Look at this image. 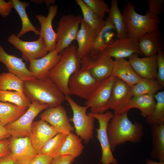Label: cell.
<instances>
[{
	"label": "cell",
	"mask_w": 164,
	"mask_h": 164,
	"mask_svg": "<svg viewBox=\"0 0 164 164\" xmlns=\"http://www.w3.org/2000/svg\"><path fill=\"white\" fill-rule=\"evenodd\" d=\"M107 132L113 152L117 146L126 142H140L144 134V126L139 122H132L129 119L127 113L114 112L108 124Z\"/></svg>",
	"instance_id": "cell-1"
},
{
	"label": "cell",
	"mask_w": 164,
	"mask_h": 164,
	"mask_svg": "<svg viewBox=\"0 0 164 164\" xmlns=\"http://www.w3.org/2000/svg\"><path fill=\"white\" fill-rule=\"evenodd\" d=\"M23 92L31 102L46 104L49 108L61 105L65 95L49 77L24 81Z\"/></svg>",
	"instance_id": "cell-2"
},
{
	"label": "cell",
	"mask_w": 164,
	"mask_h": 164,
	"mask_svg": "<svg viewBox=\"0 0 164 164\" xmlns=\"http://www.w3.org/2000/svg\"><path fill=\"white\" fill-rule=\"evenodd\" d=\"M77 49L74 45L65 48L59 61L48 75L65 96L70 95L68 88L70 77L81 67V60L77 55Z\"/></svg>",
	"instance_id": "cell-3"
},
{
	"label": "cell",
	"mask_w": 164,
	"mask_h": 164,
	"mask_svg": "<svg viewBox=\"0 0 164 164\" xmlns=\"http://www.w3.org/2000/svg\"><path fill=\"white\" fill-rule=\"evenodd\" d=\"M122 14L128 36L135 39L138 40L146 33L159 28L160 20L158 16L146 12L144 15L139 14L135 11L134 4L130 2H127Z\"/></svg>",
	"instance_id": "cell-4"
},
{
	"label": "cell",
	"mask_w": 164,
	"mask_h": 164,
	"mask_svg": "<svg viewBox=\"0 0 164 164\" xmlns=\"http://www.w3.org/2000/svg\"><path fill=\"white\" fill-rule=\"evenodd\" d=\"M65 100L70 105L73 112L71 119L74 125L77 135L86 144L94 138L95 118L87 113L88 108L81 106L77 103L70 96H65Z\"/></svg>",
	"instance_id": "cell-5"
},
{
	"label": "cell",
	"mask_w": 164,
	"mask_h": 164,
	"mask_svg": "<svg viewBox=\"0 0 164 164\" xmlns=\"http://www.w3.org/2000/svg\"><path fill=\"white\" fill-rule=\"evenodd\" d=\"M81 60V66L87 67L98 81H102L112 75L114 60L106 48L95 54H89Z\"/></svg>",
	"instance_id": "cell-6"
},
{
	"label": "cell",
	"mask_w": 164,
	"mask_h": 164,
	"mask_svg": "<svg viewBox=\"0 0 164 164\" xmlns=\"http://www.w3.org/2000/svg\"><path fill=\"white\" fill-rule=\"evenodd\" d=\"M80 15L68 14L62 15L56 28V50L61 54L63 50L76 39L82 19Z\"/></svg>",
	"instance_id": "cell-7"
},
{
	"label": "cell",
	"mask_w": 164,
	"mask_h": 164,
	"mask_svg": "<svg viewBox=\"0 0 164 164\" xmlns=\"http://www.w3.org/2000/svg\"><path fill=\"white\" fill-rule=\"evenodd\" d=\"M102 81L96 80L87 67L81 66L69 79L68 88L70 95H76L87 100Z\"/></svg>",
	"instance_id": "cell-8"
},
{
	"label": "cell",
	"mask_w": 164,
	"mask_h": 164,
	"mask_svg": "<svg viewBox=\"0 0 164 164\" xmlns=\"http://www.w3.org/2000/svg\"><path fill=\"white\" fill-rule=\"evenodd\" d=\"M49 108L46 104L33 102L26 112L19 118L5 126L11 136L15 138L29 137L34 118L41 111Z\"/></svg>",
	"instance_id": "cell-9"
},
{
	"label": "cell",
	"mask_w": 164,
	"mask_h": 164,
	"mask_svg": "<svg viewBox=\"0 0 164 164\" xmlns=\"http://www.w3.org/2000/svg\"><path fill=\"white\" fill-rule=\"evenodd\" d=\"M96 119L99 123V128L96 129V136L101 145L102 155L101 162L102 164H118V162L113 156L109 142L107 128L108 124L112 119L113 114L107 111L103 114L87 113Z\"/></svg>",
	"instance_id": "cell-10"
},
{
	"label": "cell",
	"mask_w": 164,
	"mask_h": 164,
	"mask_svg": "<svg viewBox=\"0 0 164 164\" xmlns=\"http://www.w3.org/2000/svg\"><path fill=\"white\" fill-rule=\"evenodd\" d=\"M116 77L113 75L102 81L86 100L85 106L90 108L91 113L103 114L109 109V102Z\"/></svg>",
	"instance_id": "cell-11"
},
{
	"label": "cell",
	"mask_w": 164,
	"mask_h": 164,
	"mask_svg": "<svg viewBox=\"0 0 164 164\" xmlns=\"http://www.w3.org/2000/svg\"><path fill=\"white\" fill-rule=\"evenodd\" d=\"M8 41L21 52L22 57L26 61L40 58L49 53L44 40L40 37L35 41H25L12 33L8 37Z\"/></svg>",
	"instance_id": "cell-12"
},
{
	"label": "cell",
	"mask_w": 164,
	"mask_h": 164,
	"mask_svg": "<svg viewBox=\"0 0 164 164\" xmlns=\"http://www.w3.org/2000/svg\"><path fill=\"white\" fill-rule=\"evenodd\" d=\"M14 164H31L37 155L29 137L9 138Z\"/></svg>",
	"instance_id": "cell-13"
},
{
	"label": "cell",
	"mask_w": 164,
	"mask_h": 164,
	"mask_svg": "<svg viewBox=\"0 0 164 164\" xmlns=\"http://www.w3.org/2000/svg\"><path fill=\"white\" fill-rule=\"evenodd\" d=\"M132 97L131 86L122 80L116 77L109 102V108L115 113H127V108Z\"/></svg>",
	"instance_id": "cell-14"
},
{
	"label": "cell",
	"mask_w": 164,
	"mask_h": 164,
	"mask_svg": "<svg viewBox=\"0 0 164 164\" xmlns=\"http://www.w3.org/2000/svg\"><path fill=\"white\" fill-rule=\"evenodd\" d=\"M40 118L49 124L57 134L68 135L75 130L70 123L65 109L61 105L47 108L41 114Z\"/></svg>",
	"instance_id": "cell-15"
},
{
	"label": "cell",
	"mask_w": 164,
	"mask_h": 164,
	"mask_svg": "<svg viewBox=\"0 0 164 164\" xmlns=\"http://www.w3.org/2000/svg\"><path fill=\"white\" fill-rule=\"evenodd\" d=\"M58 10V5H51L49 7V12L46 16L39 15L36 16L41 27L39 37L44 40L49 52L54 50L56 48L57 35L53 29L52 24Z\"/></svg>",
	"instance_id": "cell-16"
},
{
	"label": "cell",
	"mask_w": 164,
	"mask_h": 164,
	"mask_svg": "<svg viewBox=\"0 0 164 164\" xmlns=\"http://www.w3.org/2000/svg\"><path fill=\"white\" fill-rule=\"evenodd\" d=\"M135 53L128 57V62L135 72L143 79H156L157 55L140 58Z\"/></svg>",
	"instance_id": "cell-17"
},
{
	"label": "cell",
	"mask_w": 164,
	"mask_h": 164,
	"mask_svg": "<svg viewBox=\"0 0 164 164\" xmlns=\"http://www.w3.org/2000/svg\"><path fill=\"white\" fill-rule=\"evenodd\" d=\"M57 134L51 125L43 120L33 122L29 137L37 154L46 142Z\"/></svg>",
	"instance_id": "cell-18"
},
{
	"label": "cell",
	"mask_w": 164,
	"mask_h": 164,
	"mask_svg": "<svg viewBox=\"0 0 164 164\" xmlns=\"http://www.w3.org/2000/svg\"><path fill=\"white\" fill-rule=\"evenodd\" d=\"M61 54L55 49L45 56L29 61V70L35 79H43L48 77L50 71L59 62Z\"/></svg>",
	"instance_id": "cell-19"
},
{
	"label": "cell",
	"mask_w": 164,
	"mask_h": 164,
	"mask_svg": "<svg viewBox=\"0 0 164 164\" xmlns=\"http://www.w3.org/2000/svg\"><path fill=\"white\" fill-rule=\"evenodd\" d=\"M106 48L110 56L115 59L128 58L135 53L143 55L139 50L138 40L128 36L116 39Z\"/></svg>",
	"instance_id": "cell-20"
},
{
	"label": "cell",
	"mask_w": 164,
	"mask_h": 164,
	"mask_svg": "<svg viewBox=\"0 0 164 164\" xmlns=\"http://www.w3.org/2000/svg\"><path fill=\"white\" fill-rule=\"evenodd\" d=\"M0 62L5 65L9 72L14 74L23 81L34 79L22 59L8 54L0 44Z\"/></svg>",
	"instance_id": "cell-21"
},
{
	"label": "cell",
	"mask_w": 164,
	"mask_h": 164,
	"mask_svg": "<svg viewBox=\"0 0 164 164\" xmlns=\"http://www.w3.org/2000/svg\"><path fill=\"white\" fill-rule=\"evenodd\" d=\"M137 40L141 52L145 56L157 54L164 50L163 40L159 28L146 33Z\"/></svg>",
	"instance_id": "cell-22"
},
{
	"label": "cell",
	"mask_w": 164,
	"mask_h": 164,
	"mask_svg": "<svg viewBox=\"0 0 164 164\" xmlns=\"http://www.w3.org/2000/svg\"><path fill=\"white\" fill-rule=\"evenodd\" d=\"M98 33L82 18L76 39L78 45L77 55L81 60L90 53Z\"/></svg>",
	"instance_id": "cell-23"
},
{
	"label": "cell",
	"mask_w": 164,
	"mask_h": 164,
	"mask_svg": "<svg viewBox=\"0 0 164 164\" xmlns=\"http://www.w3.org/2000/svg\"><path fill=\"white\" fill-rule=\"evenodd\" d=\"M112 75L131 87L142 79L135 72L128 61L124 58L115 59Z\"/></svg>",
	"instance_id": "cell-24"
},
{
	"label": "cell",
	"mask_w": 164,
	"mask_h": 164,
	"mask_svg": "<svg viewBox=\"0 0 164 164\" xmlns=\"http://www.w3.org/2000/svg\"><path fill=\"white\" fill-rule=\"evenodd\" d=\"M106 21L105 26L98 33L89 54H95L104 50L116 40L114 39V36H117L114 32L116 30L108 16Z\"/></svg>",
	"instance_id": "cell-25"
},
{
	"label": "cell",
	"mask_w": 164,
	"mask_h": 164,
	"mask_svg": "<svg viewBox=\"0 0 164 164\" xmlns=\"http://www.w3.org/2000/svg\"><path fill=\"white\" fill-rule=\"evenodd\" d=\"M152 149V158L164 162V124L151 125Z\"/></svg>",
	"instance_id": "cell-26"
},
{
	"label": "cell",
	"mask_w": 164,
	"mask_h": 164,
	"mask_svg": "<svg viewBox=\"0 0 164 164\" xmlns=\"http://www.w3.org/2000/svg\"><path fill=\"white\" fill-rule=\"evenodd\" d=\"M154 95L144 94L134 96L131 100L127 108V111L135 108L139 109L141 115L145 118L150 115L154 110L156 102Z\"/></svg>",
	"instance_id": "cell-27"
},
{
	"label": "cell",
	"mask_w": 164,
	"mask_h": 164,
	"mask_svg": "<svg viewBox=\"0 0 164 164\" xmlns=\"http://www.w3.org/2000/svg\"><path fill=\"white\" fill-rule=\"evenodd\" d=\"M12 1L13 8L17 12L22 23V28L17 36L19 38L29 31L33 32L36 35H39V31L31 23L26 12V8L29 6V3L19 0H12Z\"/></svg>",
	"instance_id": "cell-28"
},
{
	"label": "cell",
	"mask_w": 164,
	"mask_h": 164,
	"mask_svg": "<svg viewBox=\"0 0 164 164\" xmlns=\"http://www.w3.org/2000/svg\"><path fill=\"white\" fill-rule=\"evenodd\" d=\"M27 109L10 103L0 101V123L5 126L15 121Z\"/></svg>",
	"instance_id": "cell-29"
},
{
	"label": "cell",
	"mask_w": 164,
	"mask_h": 164,
	"mask_svg": "<svg viewBox=\"0 0 164 164\" xmlns=\"http://www.w3.org/2000/svg\"><path fill=\"white\" fill-rule=\"evenodd\" d=\"M80 137L72 132L67 135L61 149L59 155H68L75 159L82 153L84 146Z\"/></svg>",
	"instance_id": "cell-30"
},
{
	"label": "cell",
	"mask_w": 164,
	"mask_h": 164,
	"mask_svg": "<svg viewBox=\"0 0 164 164\" xmlns=\"http://www.w3.org/2000/svg\"><path fill=\"white\" fill-rule=\"evenodd\" d=\"M108 16L114 26L117 38H125L128 36V34L122 14L118 7V1L112 0Z\"/></svg>",
	"instance_id": "cell-31"
},
{
	"label": "cell",
	"mask_w": 164,
	"mask_h": 164,
	"mask_svg": "<svg viewBox=\"0 0 164 164\" xmlns=\"http://www.w3.org/2000/svg\"><path fill=\"white\" fill-rule=\"evenodd\" d=\"M77 4L80 8L84 22L98 33L104 27L106 20L100 18L83 1L76 0Z\"/></svg>",
	"instance_id": "cell-32"
},
{
	"label": "cell",
	"mask_w": 164,
	"mask_h": 164,
	"mask_svg": "<svg viewBox=\"0 0 164 164\" xmlns=\"http://www.w3.org/2000/svg\"><path fill=\"white\" fill-rule=\"evenodd\" d=\"M162 87L156 79L142 78L131 87V93L132 97L147 94L154 95Z\"/></svg>",
	"instance_id": "cell-33"
},
{
	"label": "cell",
	"mask_w": 164,
	"mask_h": 164,
	"mask_svg": "<svg viewBox=\"0 0 164 164\" xmlns=\"http://www.w3.org/2000/svg\"><path fill=\"white\" fill-rule=\"evenodd\" d=\"M156 102L152 113L145 117V122L151 125L164 124V91L159 92L154 95Z\"/></svg>",
	"instance_id": "cell-34"
},
{
	"label": "cell",
	"mask_w": 164,
	"mask_h": 164,
	"mask_svg": "<svg viewBox=\"0 0 164 164\" xmlns=\"http://www.w3.org/2000/svg\"><path fill=\"white\" fill-rule=\"evenodd\" d=\"M67 135L64 134H57L46 142L39 154L45 155L52 158L59 155L62 145Z\"/></svg>",
	"instance_id": "cell-35"
},
{
	"label": "cell",
	"mask_w": 164,
	"mask_h": 164,
	"mask_svg": "<svg viewBox=\"0 0 164 164\" xmlns=\"http://www.w3.org/2000/svg\"><path fill=\"white\" fill-rule=\"evenodd\" d=\"M24 81L14 74L3 73L0 74V90L23 92Z\"/></svg>",
	"instance_id": "cell-36"
},
{
	"label": "cell",
	"mask_w": 164,
	"mask_h": 164,
	"mask_svg": "<svg viewBox=\"0 0 164 164\" xmlns=\"http://www.w3.org/2000/svg\"><path fill=\"white\" fill-rule=\"evenodd\" d=\"M0 101L10 103L27 109L31 104L24 93L12 91L0 90Z\"/></svg>",
	"instance_id": "cell-37"
},
{
	"label": "cell",
	"mask_w": 164,
	"mask_h": 164,
	"mask_svg": "<svg viewBox=\"0 0 164 164\" xmlns=\"http://www.w3.org/2000/svg\"><path fill=\"white\" fill-rule=\"evenodd\" d=\"M84 2L100 18L104 19L110 8L103 0H83Z\"/></svg>",
	"instance_id": "cell-38"
},
{
	"label": "cell",
	"mask_w": 164,
	"mask_h": 164,
	"mask_svg": "<svg viewBox=\"0 0 164 164\" xmlns=\"http://www.w3.org/2000/svg\"><path fill=\"white\" fill-rule=\"evenodd\" d=\"M156 62L157 76L156 80L164 87V50L159 51L157 54Z\"/></svg>",
	"instance_id": "cell-39"
},
{
	"label": "cell",
	"mask_w": 164,
	"mask_h": 164,
	"mask_svg": "<svg viewBox=\"0 0 164 164\" xmlns=\"http://www.w3.org/2000/svg\"><path fill=\"white\" fill-rule=\"evenodd\" d=\"M149 9L146 12L154 16H158L163 11L164 0H149Z\"/></svg>",
	"instance_id": "cell-40"
},
{
	"label": "cell",
	"mask_w": 164,
	"mask_h": 164,
	"mask_svg": "<svg viewBox=\"0 0 164 164\" xmlns=\"http://www.w3.org/2000/svg\"><path fill=\"white\" fill-rule=\"evenodd\" d=\"M13 8L12 0L8 2L4 0H0V15L5 18L10 14Z\"/></svg>",
	"instance_id": "cell-41"
},
{
	"label": "cell",
	"mask_w": 164,
	"mask_h": 164,
	"mask_svg": "<svg viewBox=\"0 0 164 164\" xmlns=\"http://www.w3.org/2000/svg\"><path fill=\"white\" fill-rule=\"evenodd\" d=\"M75 158L68 155H59L53 158L50 164H72Z\"/></svg>",
	"instance_id": "cell-42"
},
{
	"label": "cell",
	"mask_w": 164,
	"mask_h": 164,
	"mask_svg": "<svg viewBox=\"0 0 164 164\" xmlns=\"http://www.w3.org/2000/svg\"><path fill=\"white\" fill-rule=\"evenodd\" d=\"M10 153L9 139L0 141V158Z\"/></svg>",
	"instance_id": "cell-43"
},
{
	"label": "cell",
	"mask_w": 164,
	"mask_h": 164,
	"mask_svg": "<svg viewBox=\"0 0 164 164\" xmlns=\"http://www.w3.org/2000/svg\"><path fill=\"white\" fill-rule=\"evenodd\" d=\"M53 158L45 155L39 154L31 164H50Z\"/></svg>",
	"instance_id": "cell-44"
},
{
	"label": "cell",
	"mask_w": 164,
	"mask_h": 164,
	"mask_svg": "<svg viewBox=\"0 0 164 164\" xmlns=\"http://www.w3.org/2000/svg\"><path fill=\"white\" fill-rule=\"evenodd\" d=\"M11 136L5 126L0 123V141L7 139Z\"/></svg>",
	"instance_id": "cell-45"
},
{
	"label": "cell",
	"mask_w": 164,
	"mask_h": 164,
	"mask_svg": "<svg viewBox=\"0 0 164 164\" xmlns=\"http://www.w3.org/2000/svg\"><path fill=\"white\" fill-rule=\"evenodd\" d=\"M0 164H14V162L10 153L0 158Z\"/></svg>",
	"instance_id": "cell-46"
},
{
	"label": "cell",
	"mask_w": 164,
	"mask_h": 164,
	"mask_svg": "<svg viewBox=\"0 0 164 164\" xmlns=\"http://www.w3.org/2000/svg\"><path fill=\"white\" fill-rule=\"evenodd\" d=\"M31 2L36 4H41L44 2L48 6L50 7L51 5H54L55 1L54 0H32Z\"/></svg>",
	"instance_id": "cell-47"
},
{
	"label": "cell",
	"mask_w": 164,
	"mask_h": 164,
	"mask_svg": "<svg viewBox=\"0 0 164 164\" xmlns=\"http://www.w3.org/2000/svg\"><path fill=\"white\" fill-rule=\"evenodd\" d=\"M146 164H164V162L154 161L152 160L148 159L146 161Z\"/></svg>",
	"instance_id": "cell-48"
}]
</instances>
